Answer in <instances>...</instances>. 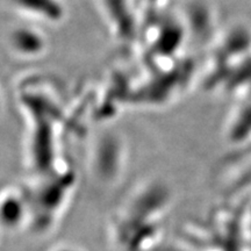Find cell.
<instances>
[{
  "label": "cell",
  "mask_w": 251,
  "mask_h": 251,
  "mask_svg": "<svg viewBox=\"0 0 251 251\" xmlns=\"http://www.w3.org/2000/svg\"><path fill=\"white\" fill-rule=\"evenodd\" d=\"M28 218V205L23 196L15 192L5 194L0 199V225L9 229H17Z\"/></svg>",
  "instance_id": "obj_1"
},
{
  "label": "cell",
  "mask_w": 251,
  "mask_h": 251,
  "mask_svg": "<svg viewBox=\"0 0 251 251\" xmlns=\"http://www.w3.org/2000/svg\"><path fill=\"white\" fill-rule=\"evenodd\" d=\"M11 45L18 54L20 55H39L45 50V39L39 31L33 29H18L11 37Z\"/></svg>",
  "instance_id": "obj_3"
},
{
  "label": "cell",
  "mask_w": 251,
  "mask_h": 251,
  "mask_svg": "<svg viewBox=\"0 0 251 251\" xmlns=\"http://www.w3.org/2000/svg\"><path fill=\"white\" fill-rule=\"evenodd\" d=\"M55 251H79V250H77V249H74V248L64 247V248H59V249L55 250Z\"/></svg>",
  "instance_id": "obj_4"
},
{
  "label": "cell",
  "mask_w": 251,
  "mask_h": 251,
  "mask_svg": "<svg viewBox=\"0 0 251 251\" xmlns=\"http://www.w3.org/2000/svg\"><path fill=\"white\" fill-rule=\"evenodd\" d=\"M19 11L41 18V20L58 23L64 17V6L61 0H11Z\"/></svg>",
  "instance_id": "obj_2"
}]
</instances>
